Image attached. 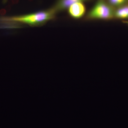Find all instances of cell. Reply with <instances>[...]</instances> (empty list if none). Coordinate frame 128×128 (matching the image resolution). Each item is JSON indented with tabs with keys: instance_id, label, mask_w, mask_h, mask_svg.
I'll return each instance as SVG.
<instances>
[{
	"instance_id": "277c9868",
	"label": "cell",
	"mask_w": 128,
	"mask_h": 128,
	"mask_svg": "<svg viewBox=\"0 0 128 128\" xmlns=\"http://www.w3.org/2000/svg\"><path fill=\"white\" fill-rule=\"evenodd\" d=\"M87 0H59L55 7L54 8L56 12L65 10L72 5L76 2H83Z\"/></svg>"
},
{
	"instance_id": "7a4b0ae2",
	"label": "cell",
	"mask_w": 128,
	"mask_h": 128,
	"mask_svg": "<svg viewBox=\"0 0 128 128\" xmlns=\"http://www.w3.org/2000/svg\"><path fill=\"white\" fill-rule=\"evenodd\" d=\"M112 8L103 0H99L89 12L88 17L90 19H110L114 16Z\"/></svg>"
},
{
	"instance_id": "3957f363",
	"label": "cell",
	"mask_w": 128,
	"mask_h": 128,
	"mask_svg": "<svg viewBox=\"0 0 128 128\" xmlns=\"http://www.w3.org/2000/svg\"><path fill=\"white\" fill-rule=\"evenodd\" d=\"M86 12V8L82 2H76L68 8V13L72 17L79 18L84 16Z\"/></svg>"
},
{
	"instance_id": "52a82bcc",
	"label": "cell",
	"mask_w": 128,
	"mask_h": 128,
	"mask_svg": "<svg viewBox=\"0 0 128 128\" xmlns=\"http://www.w3.org/2000/svg\"><path fill=\"white\" fill-rule=\"evenodd\" d=\"M126 22V23H127V24H128V22Z\"/></svg>"
},
{
	"instance_id": "5b68a950",
	"label": "cell",
	"mask_w": 128,
	"mask_h": 128,
	"mask_svg": "<svg viewBox=\"0 0 128 128\" xmlns=\"http://www.w3.org/2000/svg\"><path fill=\"white\" fill-rule=\"evenodd\" d=\"M114 16L117 18H128V6H124L118 9L114 12Z\"/></svg>"
},
{
	"instance_id": "6da1fadb",
	"label": "cell",
	"mask_w": 128,
	"mask_h": 128,
	"mask_svg": "<svg viewBox=\"0 0 128 128\" xmlns=\"http://www.w3.org/2000/svg\"><path fill=\"white\" fill-rule=\"evenodd\" d=\"M56 12L55 9L53 8L25 16L4 18L1 20L7 22H19L38 26L43 25L48 21L54 19Z\"/></svg>"
},
{
	"instance_id": "8992f818",
	"label": "cell",
	"mask_w": 128,
	"mask_h": 128,
	"mask_svg": "<svg viewBox=\"0 0 128 128\" xmlns=\"http://www.w3.org/2000/svg\"><path fill=\"white\" fill-rule=\"evenodd\" d=\"M109 2L112 6H119L123 4L126 0H108Z\"/></svg>"
}]
</instances>
